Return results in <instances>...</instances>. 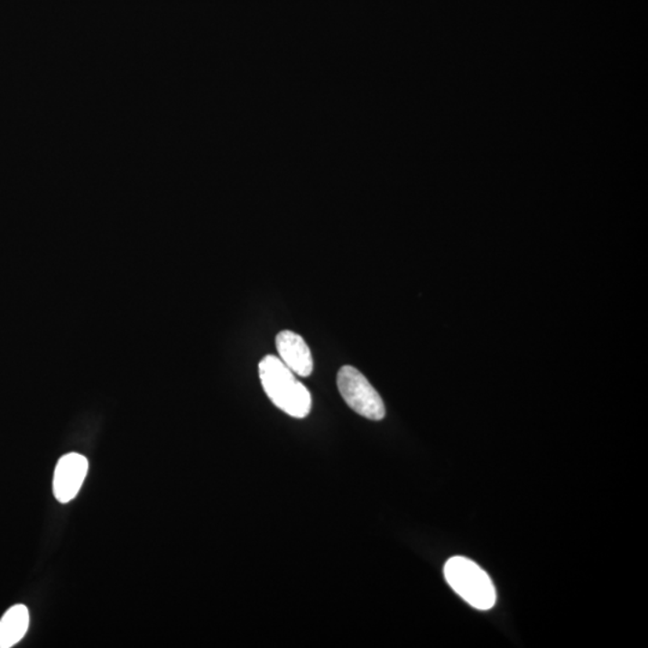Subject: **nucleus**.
<instances>
[{
	"instance_id": "nucleus-1",
	"label": "nucleus",
	"mask_w": 648,
	"mask_h": 648,
	"mask_svg": "<svg viewBox=\"0 0 648 648\" xmlns=\"http://www.w3.org/2000/svg\"><path fill=\"white\" fill-rule=\"evenodd\" d=\"M258 370L265 394L278 409L298 420L308 417L312 403L310 393L282 359L265 356Z\"/></svg>"
},
{
	"instance_id": "nucleus-2",
	"label": "nucleus",
	"mask_w": 648,
	"mask_h": 648,
	"mask_svg": "<svg viewBox=\"0 0 648 648\" xmlns=\"http://www.w3.org/2000/svg\"><path fill=\"white\" fill-rule=\"evenodd\" d=\"M444 578L450 588L476 609L490 610L496 603L493 580L478 564L466 557L455 556L448 560Z\"/></svg>"
},
{
	"instance_id": "nucleus-3",
	"label": "nucleus",
	"mask_w": 648,
	"mask_h": 648,
	"mask_svg": "<svg viewBox=\"0 0 648 648\" xmlns=\"http://www.w3.org/2000/svg\"><path fill=\"white\" fill-rule=\"evenodd\" d=\"M338 388L342 399L359 416L370 421H382L385 417L384 400L356 367H341L338 374Z\"/></svg>"
},
{
	"instance_id": "nucleus-4",
	"label": "nucleus",
	"mask_w": 648,
	"mask_h": 648,
	"mask_svg": "<svg viewBox=\"0 0 648 648\" xmlns=\"http://www.w3.org/2000/svg\"><path fill=\"white\" fill-rule=\"evenodd\" d=\"M88 460L78 453L60 458L53 476V494L60 504H68L78 496L88 473Z\"/></svg>"
},
{
	"instance_id": "nucleus-5",
	"label": "nucleus",
	"mask_w": 648,
	"mask_h": 648,
	"mask_svg": "<svg viewBox=\"0 0 648 648\" xmlns=\"http://www.w3.org/2000/svg\"><path fill=\"white\" fill-rule=\"evenodd\" d=\"M276 349L280 359L298 376H310L314 370L311 351L304 338L293 331L282 330L276 335Z\"/></svg>"
},
{
	"instance_id": "nucleus-6",
	"label": "nucleus",
	"mask_w": 648,
	"mask_h": 648,
	"mask_svg": "<svg viewBox=\"0 0 648 648\" xmlns=\"http://www.w3.org/2000/svg\"><path fill=\"white\" fill-rule=\"evenodd\" d=\"M29 627L27 606L10 607L0 620V648H10L24 638Z\"/></svg>"
}]
</instances>
